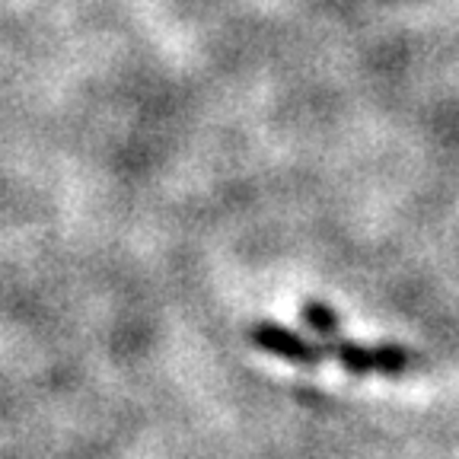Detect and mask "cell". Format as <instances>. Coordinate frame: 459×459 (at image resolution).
I'll use <instances>...</instances> for the list:
<instances>
[{"label": "cell", "instance_id": "obj_3", "mask_svg": "<svg viewBox=\"0 0 459 459\" xmlns=\"http://www.w3.org/2000/svg\"><path fill=\"white\" fill-rule=\"evenodd\" d=\"M303 319H307L316 332H323V335H335V329H338L335 313H332L329 307H323V303H307V307H303Z\"/></svg>", "mask_w": 459, "mask_h": 459}, {"label": "cell", "instance_id": "obj_1", "mask_svg": "<svg viewBox=\"0 0 459 459\" xmlns=\"http://www.w3.org/2000/svg\"><path fill=\"white\" fill-rule=\"evenodd\" d=\"M325 351L335 354L351 373H367V370L399 373L409 367V354L402 351V348H358V344H348V342H332L325 344Z\"/></svg>", "mask_w": 459, "mask_h": 459}, {"label": "cell", "instance_id": "obj_2", "mask_svg": "<svg viewBox=\"0 0 459 459\" xmlns=\"http://www.w3.org/2000/svg\"><path fill=\"white\" fill-rule=\"evenodd\" d=\"M252 342L258 348H265V351L278 354V358H287L294 360V364H316L319 358H325V348L319 344H309L303 342L300 335H294L290 329H281V325H272V323H262L252 329Z\"/></svg>", "mask_w": 459, "mask_h": 459}]
</instances>
